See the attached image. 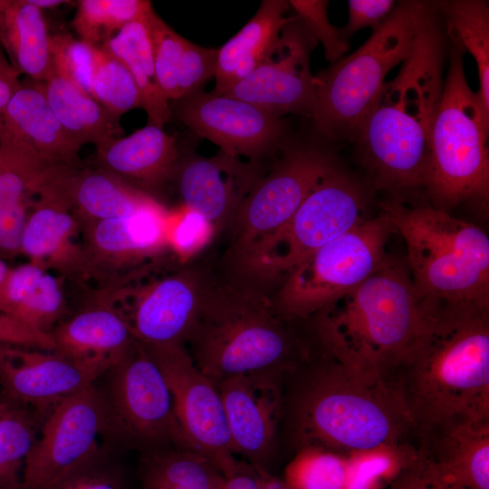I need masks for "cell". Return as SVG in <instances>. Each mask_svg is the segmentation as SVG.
Wrapping results in <instances>:
<instances>
[{
	"mask_svg": "<svg viewBox=\"0 0 489 489\" xmlns=\"http://www.w3.org/2000/svg\"><path fill=\"white\" fill-rule=\"evenodd\" d=\"M201 297L196 282L185 274L153 283L138 296L127 317L135 339L145 345H184Z\"/></svg>",
	"mask_w": 489,
	"mask_h": 489,
	"instance_id": "obj_23",
	"label": "cell"
},
{
	"mask_svg": "<svg viewBox=\"0 0 489 489\" xmlns=\"http://www.w3.org/2000/svg\"><path fill=\"white\" fill-rule=\"evenodd\" d=\"M348 5L349 18L343 27L348 38L360 29L377 28L395 8L392 0H350Z\"/></svg>",
	"mask_w": 489,
	"mask_h": 489,
	"instance_id": "obj_46",
	"label": "cell"
},
{
	"mask_svg": "<svg viewBox=\"0 0 489 489\" xmlns=\"http://www.w3.org/2000/svg\"><path fill=\"white\" fill-rule=\"evenodd\" d=\"M184 346L216 387L240 375H283L318 343L310 320L283 315L273 302L252 290L222 286L202 294Z\"/></svg>",
	"mask_w": 489,
	"mask_h": 489,
	"instance_id": "obj_3",
	"label": "cell"
},
{
	"mask_svg": "<svg viewBox=\"0 0 489 489\" xmlns=\"http://www.w3.org/2000/svg\"><path fill=\"white\" fill-rule=\"evenodd\" d=\"M396 382L414 434L459 417H489V306L425 299Z\"/></svg>",
	"mask_w": 489,
	"mask_h": 489,
	"instance_id": "obj_2",
	"label": "cell"
},
{
	"mask_svg": "<svg viewBox=\"0 0 489 489\" xmlns=\"http://www.w3.org/2000/svg\"><path fill=\"white\" fill-rule=\"evenodd\" d=\"M433 14L427 4L402 2L357 51L314 76L315 97L310 117L321 134L332 139L356 138L385 77L407 60Z\"/></svg>",
	"mask_w": 489,
	"mask_h": 489,
	"instance_id": "obj_7",
	"label": "cell"
},
{
	"mask_svg": "<svg viewBox=\"0 0 489 489\" xmlns=\"http://www.w3.org/2000/svg\"><path fill=\"white\" fill-rule=\"evenodd\" d=\"M54 352L116 363L136 340L126 316L106 300L92 302L55 326Z\"/></svg>",
	"mask_w": 489,
	"mask_h": 489,
	"instance_id": "obj_27",
	"label": "cell"
},
{
	"mask_svg": "<svg viewBox=\"0 0 489 489\" xmlns=\"http://www.w3.org/2000/svg\"><path fill=\"white\" fill-rule=\"evenodd\" d=\"M394 231L384 214L366 219L305 257L287 275L275 302L283 315L309 320L354 289L385 262Z\"/></svg>",
	"mask_w": 489,
	"mask_h": 489,
	"instance_id": "obj_10",
	"label": "cell"
},
{
	"mask_svg": "<svg viewBox=\"0 0 489 489\" xmlns=\"http://www.w3.org/2000/svg\"><path fill=\"white\" fill-rule=\"evenodd\" d=\"M139 479V489H222L224 475L205 456L171 446L143 453Z\"/></svg>",
	"mask_w": 489,
	"mask_h": 489,
	"instance_id": "obj_34",
	"label": "cell"
},
{
	"mask_svg": "<svg viewBox=\"0 0 489 489\" xmlns=\"http://www.w3.org/2000/svg\"><path fill=\"white\" fill-rule=\"evenodd\" d=\"M41 191L60 197L81 223L130 216L159 203L148 192L101 168L53 165L37 194Z\"/></svg>",
	"mask_w": 489,
	"mask_h": 489,
	"instance_id": "obj_21",
	"label": "cell"
},
{
	"mask_svg": "<svg viewBox=\"0 0 489 489\" xmlns=\"http://www.w3.org/2000/svg\"><path fill=\"white\" fill-rule=\"evenodd\" d=\"M444 50L434 14L397 76L384 83L357 133L366 164L386 186H423L444 87Z\"/></svg>",
	"mask_w": 489,
	"mask_h": 489,
	"instance_id": "obj_4",
	"label": "cell"
},
{
	"mask_svg": "<svg viewBox=\"0 0 489 489\" xmlns=\"http://www.w3.org/2000/svg\"><path fill=\"white\" fill-rule=\"evenodd\" d=\"M334 168L326 153L296 148L288 150L268 176L257 180L237 211L235 252L245 265L252 264Z\"/></svg>",
	"mask_w": 489,
	"mask_h": 489,
	"instance_id": "obj_13",
	"label": "cell"
},
{
	"mask_svg": "<svg viewBox=\"0 0 489 489\" xmlns=\"http://www.w3.org/2000/svg\"><path fill=\"white\" fill-rule=\"evenodd\" d=\"M102 428L95 385L56 403L43 416L41 436L25 459L21 489H49L100 455Z\"/></svg>",
	"mask_w": 489,
	"mask_h": 489,
	"instance_id": "obj_14",
	"label": "cell"
},
{
	"mask_svg": "<svg viewBox=\"0 0 489 489\" xmlns=\"http://www.w3.org/2000/svg\"><path fill=\"white\" fill-rule=\"evenodd\" d=\"M152 12L147 0H80L72 26L81 40L101 46L125 25Z\"/></svg>",
	"mask_w": 489,
	"mask_h": 489,
	"instance_id": "obj_38",
	"label": "cell"
},
{
	"mask_svg": "<svg viewBox=\"0 0 489 489\" xmlns=\"http://www.w3.org/2000/svg\"><path fill=\"white\" fill-rule=\"evenodd\" d=\"M30 2L41 10L57 7L64 3H68V1L63 0H30Z\"/></svg>",
	"mask_w": 489,
	"mask_h": 489,
	"instance_id": "obj_53",
	"label": "cell"
},
{
	"mask_svg": "<svg viewBox=\"0 0 489 489\" xmlns=\"http://www.w3.org/2000/svg\"><path fill=\"white\" fill-rule=\"evenodd\" d=\"M40 82L55 116L81 147L88 143L98 147L122 137L120 119L89 93L55 73L47 82Z\"/></svg>",
	"mask_w": 489,
	"mask_h": 489,
	"instance_id": "obj_32",
	"label": "cell"
},
{
	"mask_svg": "<svg viewBox=\"0 0 489 489\" xmlns=\"http://www.w3.org/2000/svg\"><path fill=\"white\" fill-rule=\"evenodd\" d=\"M178 101L179 119L233 157L244 155L254 160L274 149L285 131L280 117L228 95L199 90Z\"/></svg>",
	"mask_w": 489,
	"mask_h": 489,
	"instance_id": "obj_18",
	"label": "cell"
},
{
	"mask_svg": "<svg viewBox=\"0 0 489 489\" xmlns=\"http://www.w3.org/2000/svg\"><path fill=\"white\" fill-rule=\"evenodd\" d=\"M289 1L264 0L250 21L220 49L215 94H223L271 59L282 43V32L294 17H286Z\"/></svg>",
	"mask_w": 489,
	"mask_h": 489,
	"instance_id": "obj_26",
	"label": "cell"
},
{
	"mask_svg": "<svg viewBox=\"0 0 489 489\" xmlns=\"http://www.w3.org/2000/svg\"><path fill=\"white\" fill-rule=\"evenodd\" d=\"M439 6L447 18L451 36L474 57L479 77L478 91L489 113V8L480 0L446 1Z\"/></svg>",
	"mask_w": 489,
	"mask_h": 489,
	"instance_id": "obj_36",
	"label": "cell"
},
{
	"mask_svg": "<svg viewBox=\"0 0 489 489\" xmlns=\"http://www.w3.org/2000/svg\"><path fill=\"white\" fill-rule=\"evenodd\" d=\"M264 489H292L282 477L271 475Z\"/></svg>",
	"mask_w": 489,
	"mask_h": 489,
	"instance_id": "obj_51",
	"label": "cell"
},
{
	"mask_svg": "<svg viewBox=\"0 0 489 489\" xmlns=\"http://www.w3.org/2000/svg\"><path fill=\"white\" fill-rule=\"evenodd\" d=\"M149 16L125 25L101 47L119 59L131 73L141 97V108L148 115L149 124L163 128L170 118L171 110L156 76L149 28Z\"/></svg>",
	"mask_w": 489,
	"mask_h": 489,
	"instance_id": "obj_33",
	"label": "cell"
},
{
	"mask_svg": "<svg viewBox=\"0 0 489 489\" xmlns=\"http://www.w3.org/2000/svg\"><path fill=\"white\" fill-rule=\"evenodd\" d=\"M12 402H10L9 400H7L6 398H0V415L9 407L11 406Z\"/></svg>",
	"mask_w": 489,
	"mask_h": 489,
	"instance_id": "obj_54",
	"label": "cell"
},
{
	"mask_svg": "<svg viewBox=\"0 0 489 489\" xmlns=\"http://www.w3.org/2000/svg\"><path fill=\"white\" fill-rule=\"evenodd\" d=\"M0 345L47 351L55 350V342L51 333L31 330L2 312H0Z\"/></svg>",
	"mask_w": 489,
	"mask_h": 489,
	"instance_id": "obj_48",
	"label": "cell"
},
{
	"mask_svg": "<svg viewBox=\"0 0 489 489\" xmlns=\"http://www.w3.org/2000/svg\"><path fill=\"white\" fill-rule=\"evenodd\" d=\"M102 435L143 453L183 447L173 397L158 365L137 340L107 371ZM184 448V447H183Z\"/></svg>",
	"mask_w": 489,
	"mask_h": 489,
	"instance_id": "obj_9",
	"label": "cell"
},
{
	"mask_svg": "<svg viewBox=\"0 0 489 489\" xmlns=\"http://www.w3.org/2000/svg\"><path fill=\"white\" fill-rule=\"evenodd\" d=\"M215 225L201 215L184 207L170 216L168 245L182 259H187L210 241Z\"/></svg>",
	"mask_w": 489,
	"mask_h": 489,
	"instance_id": "obj_44",
	"label": "cell"
},
{
	"mask_svg": "<svg viewBox=\"0 0 489 489\" xmlns=\"http://www.w3.org/2000/svg\"><path fill=\"white\" fill-rule=\"evenodd\" d=\"M271 475L241 460L232 475L224 476L222 489H264Z\"/></svg>",
	"mask_w": 489,
	"mask_h": 489,
	"instance_id": "obj_50",
	"label": "cell"
},
{
	"mask_svg": "<svg viewBox=\"0 0 489 489\" xmlns=\"http://www.w3.org/2000/svg\"><path fill=\"white\" fill-rule=\"evenodd\" d=\"M53 165L0 125V206L30 203Z\"/></svg>",
	"mask_w": 489,
	"mask_h": 489,
	"instance_id": "obj_35",
	"label": "cell"
},
{
	"mask_svg": "<svg viewBox=\"0 0 489 489\" xmlns=\"http://www.w3.org/2000/svg\"><path fill=\"white\" fill-rule=\"evenodd\" d=\"M1 123H2V117L0 116V125H1Z\"/></svg>",
	"mask_w": 489,
	"mask_h": 489,
	"instance_id": "obj_55",
	"label": "cell"
},
{
	"mask_svg": "<svg viewBox=\"0 0 489 489\" xmlns=\"http://www.w3.org/2000/svg\"><path fill=\"white\" fill-rule=\"evenodd\" d=\"M451 39L450 63L432 127L423 186L443 209L467 200L485 209L489 113L466 81L465 49Z\"/></svg>",
	"mask_w": 489,
	"mask_h": 489,
	"instance_id": "obj_8",
	"label": "cell"
},
{
	"mask_svg": "<svg viewBox=\"0 0 489 489\" xmlns=\"http://www.w3.org/2000/svg\"><path fill=\"white\" fill-rule=\"evenodd\" d=\"M32 202L21 244V254L30 261L55 270L62 277L86 278L81 234V222L57 196L40 192Z\"/></svg>",
	"mask_w": 489,
	"mask_h": 489,
	"instance_id": "obj_24",
	"label": "cell"
},
{
	"mask_svg": "<svg viewBox=\"0 0 489 489\" xmlns=\"http://www.w3.org/2000/svg\"><path fill=\"white\" fill-rule=\"evenodd\" d=\"M418 455L463 489H489V417H459L414 434Z\"/></svg>",
	"mask_w": 489,
	"mask_h": 489,
	"instance_id": "obj_20",
	"label": "cell"
},
{
	"mask_svg": "<svg viewBox=\"0 0 489 489\" xmlns=\"http://www.w3.org/2000/svg\"><path fill=\"white\" fill-rule=\"evenodd\" d=\"M289 3L309 34L322 44L329 62L332 63L344 57L349 50V40L343 28L335 27L330 23L328 1L292 0Z\"/></svg>",
	"mask_w": 489,
	"mask_h": 489,
	"instance_id": "obj_43",
	"label": "cell"
},
{
	"mask_svg": "<svg viewBox=\"0 0 489 489\" xmlns=\"http://www.w3.org/2000/svg\"><path fill=\"white\" fill-rule=\"evenodd\" d=\"M282 377L274 373L240 375L216 386L235 455L271 475L281 454Z\"/></svg>",
	"mask_w": 489,
	"mask_h": 489,
	"instance_id": "obj_16",
	"label": "cell"
},
{
	"mask_svg": "<svg viewBox=\"0 0 489 489\" xmlns=\"http://www.w3.org/2000/svg\"><path fill=\"white\" fill-rule=\"evenodd\" d=\"M142 345L172 394L183 447L207 458L224 476L232 475L241 460L234 453L216 385L196 367L183 344Z\"/></svg>",
	"mask_w": 489,
	"mask_h": 489,
	"instance_id": "obj_12",
	"label": "cell"
},
{
	"mask_svg": "<svg viewBox=\"0 0 489 489\" xmlns=\"http://www.w3.org/2000/svg\"><path fill=\"white\" fill-rule=\"evenodd\" d=\"M149 28L157 80L168 101H179L215 77L217 49L191 43L155 12L149 18Z\"/></svg>",
	"mask_w": 489,
	"mask_h": 489,
	"instance_id": "obj_29",
	"label": "cell"
},
{
	"mask_svg": "<svg viewBox=\"0 0 489 489\" xmlns=\"http://www.w3.org/2000/svg\"><path fill=\"white\" fill-rule=\"evenodd\" d=\"M347 455L304 447L291 455L283 479L292 489H344Z\"/></svg>",
	"mask_w": 489,
	"mask_h": 489,
	"instance_id": "obj_41",
	"label": "cell"
},
{
	"mask_svg": "<svg viewBox=\"0 0 489 489\" xmlns=\"http://www.w3.org/2000/svg\"><path fill=\"white\" fill-rule=\"evenodd\" d=\"M65 312L62 280L41 264L11 268L4 289L0 312L24 326L51 333Z\"/></svg>",
	"mask_w": 489,
	"mask_h": 489,
	"instance_id": "obj_30",
	"label": "cell"
},
{
	"mask_svg": "<svg viewBox=\"0 0 489 489\" xmlns=\"http://www.w3.org/2000/svg\"><path fill=\"white\" fill-rule=\"evenodd\" d=\"M96 47L69 34H51L50 50L55 74L90 94Z\"/></svg>",
	"mask_w": 489,
	"mask_h": 489,
	"instance_id": "obj_42",
	"label": "cell"
},
{
	"mask_svg": "<svg viewBox=\"0 0 489 489\" xmlns=\"http://www.w3.org/2000/svg\"><path fill=\"white\" fill-rule=\"evenodd\" d=\"M3 124L46 162L81 168V146L51 109L40 82L22 84L7 104Z\"/></svg>",
	"mask_w": 489,
	"mask_h": 489,
	"instance_id": "obj_28",
	"label": "cell"
},
{
	"mask_svg": "<svg viewBox=\"0 0 489 489\" xmlns=\"http://www.w3.org/2000/svg\"><path fill=\"white\" fill-rule=\"evenodd\" d=\"M95 149L98 168L145 192L162 184L177 170L175 137L149 123L129 136Z\"/></svg>",
	"mask_w": 489,
	"mask_h": 489,
	"instance_id": "obj_25",
	"label": "cell"
},
{
	"mask_svg": "<svg viewBox=\"0 0 489 489\" xmlns=\"http://www.w3.org/2000/svg\"><path fill=\"white\" fill-rule=\"evenodd\" d=\"M170 216L158 203L130 216L81 223L86 277L110 286L120 273L165 251Z\"/></svg>",
	"mask_w": 489,
	"mask_h": 489,
	"instance_id": "obj_19",
	"label": "cell"
},
{
	"mask_svg": "<svg viewBox=\"0 0 489 489\" xmlns=\"http://www.w3.org/2000/svg\"><path fill=\"white\" fill-rule=\"evenodd\" d=\"M364 220L358 186L335 167L312 189L249 268L264 274L287 275L309 254Z\"/></svg>",
	"mask_w": 489,
	"mask_h": 489,
	"instance_id": "obj_11",
	"label": "cell"
},
{
	"mask_svg": "<svg viewBox=\"0 0 489 489\" xmlns=\"http://www.w3.org/2000/svg\"><path fill=\"white\" fill-rule=\"evenodd\" d=\"M50 38L43 10L30 0H0V43L20 74L42 82L53 77Z\"/></svg>",
	"mask_w": 489,
	"mask_h": 489,
	"instance_id": "obj_31",
	"label": "cell"
},
{
	"mask_svg": "<svg viewBox=\"0 0 489 489\" xmlns=\"http://www.w3.org/2000/svg\"><path fill=\"white\" fill-rule=\"evenodd\" d=\"M12 404L0 415V489H21L36 438V417Z\"/></svg>",
	"mask_w": 489,
	"mask_h": 489,
	"instance_id": "obj_39",
	"label": "cell"
},
{
	"mask_svg": "<svg viewBox=\"0 0 489 489\" xmlns=\"http://www.w3.org/2000/svg\"><path fill=\"white\" fill-rule=\"evenodd\" d=\"M424 301L405 266L387 258L364 282L309 320L323 350L396 381L419 331Z\"/></svg>",
	"mask_w": 489,
	"mask_h": 489,
	"instance_id": "obj_5",
	"label": "cell"
},
{
	"mask_svg": "<svg viewBox=\"0 0 489 489\" xmlns=\"http://www.w3.org/2000/svg\"><path fill=\"white\" fill-rule=\"evenodd\" d=\"M27 216L24 206H0V258L14 259L21 254Z\"/></svg>",
	"mask_w": 489,
	"mask_h": 489,
	"instance_id": "obj_47",
	"label": "cell"
},
{
	"mask_svg": "<svg viewBox=\"0 0 489 489\" xmlns=\"http://www.w3.org/2000/svg\"><path fill=\"white\" fill-rule=\"evenodd\" d=\"M114 364L75 360L54 351L0 345V388L10 402L45 413L91 386Z\"/></svg>",
	"mask_w": 489,
	"mask_h": 489,
	"instance_id": "obj_15",
	"label": "cell"
},
{
	"mask_svg": "<svg viewBox=\"0 0 489 489\" xmlns=\"http://www.w3.org/2000/svg\"><path fill=\"white\" fill-rule=\"evenodd\" d=\"M387 489H463L442 478L417 453Z\"/></svg>",
	"mask_w": 489,
	"mask_h": 489,
	"instance_id": "obj_49",
	"label": "cell"
},
{
	"mask_svg": "<svg viewBox=\"0 0 489 489\" xmlns=\"http://www.w3.org/2000/svg\"><path fill=\"white\" fill-rule=\"evenodd\" d=\"M382 214L407 245V263L424 299L489 306V238L477 225L446 209L397 201Z\"/></svg>",
	"mask_w": 489,
	"mask_h": 489,
	"instance_id": "obj_6",
	"label": "cell"
},
{
	"mask_svg": "<svg viewBox=\"0 0 489 489\" xmlns=\"http://www.w3.org/2000/svg\"><path fill=\"white\" fill-rule=\"evenodd\" d=\"M280 450L341 454L413 441L397 382L356 368L319 344L281 379Z\"/></svg>",
	"mask_w": 489,
	"mask_h": 489,
	"instance_id": "obj_1",
	"label": "cell"
},
{
	"mask_svg": "<svg viewBox=\"0 0 489 489\" xmlns=\"http://www.w3.org/2000/svg\"><path fill=\"white\" fill-rule=\"evenodd\" d=\"M254 162L220 152L212 158H192L178 168V189L184 207L214 225L238 211L257 182Z\"/></svg>",
	"mask_w": 489,
	"mask_h": 489,
	"instance_id": "obj_22",
	"label": "cell"
},
{
	"mask_svg": "<svg viewBox=\"0 0 489 489\" xmlns=\"http://www.w3.org/2000/svg\"><path fill=\"white\" fill-rule=\"evenodd\" d=\"M49 489H130L128 477L104 451Z\"/></svg>",
	"mask_w": 489,
	"mask_h": 489,
	"instance_id": "obj_45",
	"label": "cell"
},
{
	"mask_svg": "<svg viewBox=\"0 0 489 489\" xmlns=\"http://www.w3.org/2000/svg\"><path fill=\"white\" fill-rule=\"evenodd\" d=\"M11 268L7 265L5 260L0 258V300L3 296L4 289Z\"/></svg>",
	"mask_w": 489,
	"mask_h": 489,
	"instance_id": "obj_52",
	"label": "cell"
},
{
	"mask_svg": "<svg viewBox=\"0 0 489 489\" xmlns=\"http://www.w3.org/2000/svg\"></svg>",
	"mask_w": 489,
	"mask_h": 489,
	"instance_id": "obj_56",
	"label": "cell"
},
{
	"mask_svg": "<svg viewBox=\"0 0 489 489\" xmlns=\"http://www.w3.org/2000/svg\"><path fill=\"white\" fill-rule=\"evenodd\" d=\"M90 94L119 119L124 113L142 107L139 89L129 71L101 46H97L94 53Z\"/></svg>",
	"mask_w": 489,
	"mask_h": 489,
	"instance_id": "obj_40",
	"label": "cell"
},
{
	"mask_svg": "<svg viewBox=\"0 0 489 489\" xmlns=\"http://www.w3.org/2000/svg\"><path fill=\"white\" fill-rule=\"evenodd\" d=\"M316 43L294 17L283 28L282 43L274 55L223 94L276 117L286 113L310 116L315 97L310 57Z\"/></svg>",
	"mask_w": 489,
	"mask_h": 489,
	"instance_id": "obj_17",
	"label": "cell"
},
{
	"mask_svg": "<svg viewBox=\"0 0 489 489\" xmlns=\"http://www.w3.org/2000/svg\"><path fill=\"white\" fill-rule=\"evenodd\" d=\"M417 456L413 441L350 452L344 489H387Z\"/></svg>",
	"mask_w": 489,
	"mask_h": 489,
	"instance_id": "obj_37",
	"label": "cell"
}]
</instances>
